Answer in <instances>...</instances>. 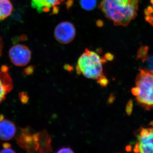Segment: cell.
<instances>
[{
    "instance_id": "cell-1",
    "label": "cell",
    "mask_w": 153,
    "mask_h": 153,
    "mask_svg": "<svg viewBox=\"0 0 153 153\" xmlns=\"http://www.w3.org/2000/svg\"><path fill=\"white\" fill-rule=\"evenodd\" d=\"M140 0H102L100 8L116 26L126 27L136 17Z\"/></svg>"
},
{
    "instance_id": "cell-2",
    "label": "cell",
    "mask_w": 153,
    "mask_h": 153,
    "mask_svg": "<svg viewBox=\"0 0 153 153\" xmlns=\"http://www.w3.org/2000/svg\"><path fill=\"white\" fill-rule=\"evenodd\" d=\"M136 79V86L131 92L138 104L146 110L153 109V71L139 69Z\"/></svg>"
},
{
    "instance_id": "cell-3",
    "label": "cell",
    "mask_w": 153,
    "mask_h": 153,
    "mask_svg": "<svg viewBox=\"0 0 153 153\" xmlns=\"http://www.w3.org/2000/svg\"><path fill=\"white\" fill-rule=\"evenodd\" d=\"M107 61L95 52L86 49L78 59L76 66L77 74H82L86 78L98 79L105 76L102 71V64Z\"/></svg>"
},
{
    "instance_id": "cell-4",
    "label": "cell",
    "mask_w": 153,
    "mask_h": 153,
    "mask_svg": "<svg viewBox=\"0 0 153 153\" xmlns=\"http://www.w3.org/2000/svg\"><path fill=\"white\" fill-rule=\"evenodd\" d=\"M137 138V142L133 149L134 152L153 153V121L146 128L140 129Z\"/></svg>"
},
{
    "instance_id": "cell-5",
    "label": "cell",
    "mask_w": 153,
    "mask_h": 153,
    "mask_svg": "<svg viewBox=\"0 0 153 153\" xmlns=\"http://www.w3.org/2000/svg\"><path fill=\"white\" fill-rule=\"evenodd\" d=\"M9 56L11 62L18 66H26L30 62L31 52L27 46L16 44L11 47L9 51Z\"/></svg>"
},
{
    "instance_id": "cell-6",
    "label": "cell",
    "mask_w": 153,
    "mask_h": 153,
    "mask_svg": "<svg viewBox=\"0 0 153 153\" xmlns=\"http://www.w3.org/2000/svg\"><path fill=\"white\" fill-rule=\"evenodd\" d=\"M76 34L74 25L69 22H63L57 25L54 32L56 40L62 44L70 43L74 39Z\"/></svg>"
},
{
    "instance_id": "cell-7",
    "label": "cell",
    "mask_w": 153,
    "mask_h": 153,
    "mask_svg": "<svg viewBox=\"0 0 153 153\" xmlns=\"http://www.w3.org/2000/svg\"><path fill=\"white\" fill-rule=\"evenodd\" d=\"M63 0H32L31 5L39 13L52 12V14L58 13L57 6Z\"/></svg>"
},
{
    "instance_id": "cell-8",
    "label": "cell",
    "mask_w": 153,
    "mask_h": 153,
    "mask_svg": "<svg viewBox=\"0 0 153 153\" xmlns=\"http://www.w3.org/2000/svg\"><path fill=\"white\" fill-rule=\"evenodd\" d=\"M7 71V66H3L0 71V103L4 101L6 95L13 88L12 79Z\"/></svg>"
},
{
    "instance_id": "cell-9",
    "label": "cell",
    "mask_w": 153,
    "mask_h": 153,
    "mask_svg": "<svg viewBox=\"0 0 153 153\" xmlns=\"http://www.w3.org/2000/svg\"><path fill=\"white\" fill-rule=\"evenodd\" d=\"M16 132V128L13 123L0 116V140L7 141L13 138Z\"/></svg>"
},
{
    "instance_id": "cell-10",
    "label": "cell",
    "mask_w": 153,
    "mask_h": 153,
    "mask_svg": "<svg viewBox=\"0 0 153 153\" xmlns=\"http://www.w3.org/2000/svg\"><path fill=\"white\" fill-rule=\"evenodd\" d=\"M13 7L9 0H0V20L9 16L13 11Z\"/></svg>"
},
{
    "instance_id": "cell-11",
    "label": "cell",
    "mask_w": 153,
    "mask_h": 153,
    "mask_svg": "<svg viewBox=\"0 0 153 153\" xmlns=\"http://www.w3.org/2000/svg\"><path fill=\"white\" fill-rule=\"evenodd\" d=\"M79 2L82 8L85 10H92L97 5V0H79Z\"/></svg>"
},
{
    "instance_id": "cell-12",
    "label": "cell",
    "mask_w": 153,
    "mask_h": 153,
    "mask_svg": "<svg viewBox=\"0 0 153 153\" xmlns=\"http://www.w3.org/2000/svg\"><path fill=\"white\" fill-rule=\"evenodd\" d=\"M148 48L146 47H142L138 52L137 57L141 59L143 61L147 60Z\"/></svg>"
},
{
    "instance_id": "cell-13",
    "label": "cell",
    "mask_w": 153,
    "mask_h": 153,
    "mask_svg": "<svg viewBox=\"0 0 153 153\" xmlns=\"http://www.w3.org/2000/svg\"><path fill=\"white\" fill-rule=\"evenodd\" d=\"M133 104V103L132 100H131L128 102L126 107V112L128 116L131 114L132 111Z\"/></svg>"
},
{
    "instance_id": "cell-14",
    "label": "cell",
    "mask_w": 153,
    "mask_h": 153,
    "mask_svg": "<svg viewBox=\"0 0 153 153\" xmlns=\"http://www.w3.org/2000/svg\"><path fill=\"white\" fill-rule=\"evenodd\" d=\"M97 82L102 87H105L108 83V79H107L105 76L101 77L97 79Z\"/></svg>"
},
{
    "instance_id": "cell-15",
    "label": "cell",
    "mask_w": 153,
    "mask_h": 153,
    "mask_svg": "<svg viewBox=\"0 0 153 153\" xmlns=\"http://www.w3.org/2000/svg\"><path fill=\"white\" fill-rule=\"evenodd\" d=\"M57 153H74V152L72 151L71 149L69 147H63L60 149L59 150L57 151Z\"/></svg>"
},
{
    "instance_id": "cell-16",
    "label": "cell",
    "mask_w": 153,
    "mask_h": 153,
    "mask_svg": "<svg viewBox=\"0 0 153 153\" xmlns=\"http://www.w3.org/2000/svg\"><path fill=\"white\" fill-rule=\"evenodd\" d=\"M0 153H15V151L13 150L10 147L4 148V149L0 152Z\"/></svg>"
},
{
    "instance_id": "cell-17",
    "label": "cell",
    "mask_w": 153,
    "mask_h": 153,
    "mask_svg": "<svg viewBox=\"0 0 153 153\" xmlns=\"http://www.w3.org/2000/svg\"><path fill=\"white\" fill-rule=\"evenodd\" d=\"M115 99V96L113 94H111L110 95L109 98L108 100V101L107 102V103L108 104H111L114 101Z\"/></svg>"
},
{
    "instance_id": "cell-18",
    "label": "cell",
    "mask_w": 153,
    "mask_h": 153,
    "mask_svg": "<svg viewBox=\"0 0 153 153\" xmlns=\"http://www.w3.org/2000/svg\"><path fill=\"white\" fill-rule=\"evenodd\" d=\"M104 57L106 60H109V61H112L114 59L113 55L110 53H107L105 55Z\"/></svg>"
},
{
    "instance_id": "cell-19",
    "label": "cell",
    "mask_w": 153,
    "mask_h": 153,
    "mask_svg": "<svg viewBox=\"0 0 153 153\" xmlns=\"http://www.w3.org/2000/svg\"><path fill=\"white\" fill-rule=\"evenodd\" d=\"M3 49V44L2 41L1 39L0 38V57L2 54V51Z\"/></svg>"
},
{
    "instance_id": "cell-20",
    "label": "cell",
    "mask_w": 153,
    "mask_h": 153,
    "mask_svg": "<svg viewBox=\"0 0 153 153\" xmlns=\"http://www.w3.org/2000/svg\"><path fill=\"white\" fill-rule=\"evenodd\" d=\"M126 150L127 151H130L131 150V146H127L126 148Z\"/></svg>"
},
{
    "instance_id": "cell-21",
    "label": "cell",
    "mask_w": 153,
    "mask_h": 153,
    "mask_svg": "<svg viewBox=\"0 0 153 153\" xmlns=\"http://www.w3.org/2000/svg\"><path fill=\"white\" fill-rule=\"evenodd\" d=\"M149 62H150L151 65L153 66V57H151L150 60H149Z\"/></svg>"
},
{
    "instance_id": "cell-22",
    "label": "cell",
    "mask_w": 153,
    "mask_h": 153,
    "mask_svg": "<svg viewBox=\"0 0 153 153\" xmlns=\"http://www.w3.org/2000/svg\"><path fill=\"white\" fill-rule=\"evenodd\" d=\"M152 3H153V0H152Z\"/></svg>"
}]
</instances>
